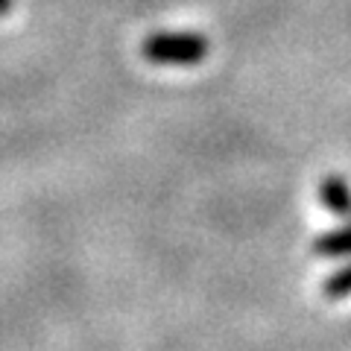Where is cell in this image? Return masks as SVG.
<instances>
[{
  "mask_svg": "<svg viewBox=\"0 0 351 351\" xmlns=\"http://www.w3.org/2000/svg\"><path fill=\"white\" fill-rule=\"evenodd\" d=\"M141 53L152 64H199L208 56V41L199 32H152Z\"/></svg>",
  "mask_w": 351,
  "mask_h": 351,
  "instance_id": "1",
  "label": "cell"
},
{
  "mask_svg": "<svg viewBox=\"0 0 351 351\" xmlns=\"http://www.w3.org/2000/svg\"><path fill=\"white\" fill-rule=\"evenodd\" d=\"M319 202L337 217H351V188L343 176H325L319 182Z\"/></svg>",
  "mask_w": 351,
  "mask_h": 351,
  "instance_id": "2",
  "label": "cell"
},
{
  "mask_svg": "<svg viewBox=\"0 0 351 351\" xmlns=\"http://www.w3.org/2000/svg\"><path fill=\"white\" fill-rule=\"evenodd\" d=\"M313 252L319 258H346L351 255V223L334 232H322L313 240Z\"/></svg>",
  "mask_w": 351,
  "mask_h": 351,
  "instance_id": "3",
  "label": "cell"
},
{
  "mask_svg": "<svg viewBox=\"0 0 351 351\" xmlns=\"http://www.w3.org/2000/svg\"><path fill=\"white\" fill-rule=\"evenodd\" d=\"M322 293L328 299H343V295H351V263H346L343 269L331 272L325 281H322Z\"/></svg>",
  "mask_w": 351,
  "mask_h": 351,
  "instance_id": "4",
  "label": "cell"
},
{
  "mask_svg": "<svg viewBox=\"0 0 351 351\" xmlns=\"http://www.w3.org/2000/svg\"><path fill=\"white\" fill-rule=\"evenodd\" d=\"M12 6H15V0H0V18L12 12Z\"/></svg>",
  "mask_w": 351,
  "mask_h": 351,
  "instance_id": "5",
  "label": "cell"
}]
</instances>
